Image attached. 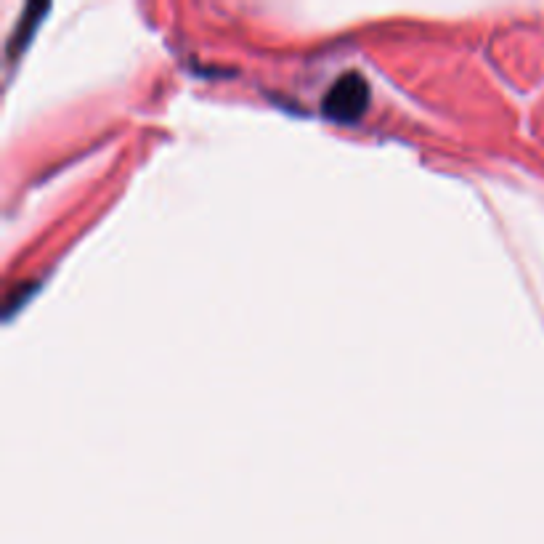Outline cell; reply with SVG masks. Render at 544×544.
<instances>
[{
  "label": "cell",
  "mask_w": 544,
  "mask_h": 544,
  "mask_svg": "<svg viewBox=\"0 0 544 544\" xmlns=\"http://www.w3.org/2000/svg\"><path fill=\"white\" fill-rule=\"evenodd\" d=\"M369 104V85L359 72L338 77L324 96V115L335 123H356Z\"/></svg>",
  "instance_id": "6da1fadb"
},
{
  "label": "cell",
  "mask_w": 544,
  "mask_h": 544,
  "mask_svg": "<svg viewBox=\"0 0 544 544\" xmlns=\"http://www.w3.org/2000/svg\"><path fill=\"white\" fill-rule=\"evenodd\" d=\"M46 11L48 6H27V14H24L22 24H19V30H16V35L11 38V48H8L11 54H16L19 48L27 46V40H30V35L35 32V27H38L40 16L46 14Z\"/></svg>",
  "instance_id": "7a4b0ae2"
}]
</instances>
